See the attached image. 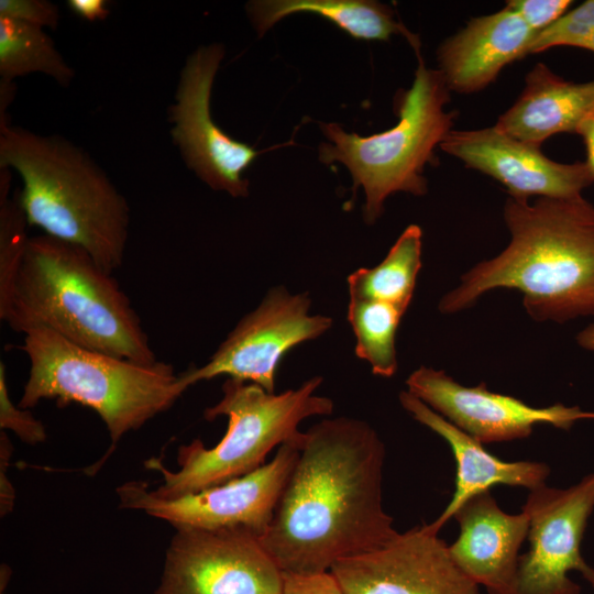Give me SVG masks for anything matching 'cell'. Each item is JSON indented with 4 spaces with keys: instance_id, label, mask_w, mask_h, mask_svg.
Listing matches in <instances>:
<instances>
[{
    "instance_id": "30",
    "label": "cell",
    "mask_w": 594,
    "mask_h": 594,
    "mask_svg": "<svg viewBox=\"0 0 594 594\" xmlns=\"http://www.w3.org/2000/svg\"><path fill=\"white\" fill-rule=\"evenodd\" d=\"M12 444L6 433L0 432V512L1 516H6L13 509L14 505V488L7 476L9 460L12 454Z\"/></svg>"
},
{
    "instance_id": "6",
    "label": "cell",
    "mask_w": 594,
    "mask_h": 594,
    "mask_svg": "<svg viewBox=\"0 0 594 594\" xmlns=\"http://www.w3.org/2000/svg\"><path fill=\"white\" fill-rule=\"evenodd\" d=\"M321 376H314L300 386L283 393H268L257 384L228 377L222 397L207 408L204 416L211 421L228 417V429L212 448L200 439L178 448L179 470H168L160 459L145 462L146 468L162 474L163 482L151 494L173 499L197 493L243 476L265 464L275 448L301 435L299 424L312 416L333 411L332 399L317 395Z\"/></svg>"
},
{
    "instance_id": "33",
    "label": "cell",
    "mask_w": 594,
    "mask_h": 594,
    "mask_svg": "<svg viewBox=\"0 0 594 594\" xmlns=\"http://www.w3.org/2000/svg\"><path fill=\"white\" fill-rule=\"evenodd\" d=\"M576 342L583 349L594 352V323L586 326L578 333Z\"/></svg>"
},
{
    "instance_id": "26",
    "label": "cell",
    "mask_w": 594,
    "mask_h": 594,
    "mask_svg": "<svg viewBox=\"0 0 594 594\" xmlns=\"http://www.w3.org/2000/svg\"><path fill=\"white\" fill-rule=\"evenodd\" d=\"M0 428L12 431L20 440L37 444L46 440V430L41 420L29 409L14 405L9 396L7 367L0 362Z\"/></svg>"
},
{
    "instance_id": "23",
    "label": "cell",
    "mask_w": 594,
    "mask_h": 594,
    "mask_svg": "<svg viewBox=\"0 0 594 594\" xmlns=\"http://www.w3.org/2000/svg\"><path fill=\"white\" fill-rule=\"evenodd\" d=\"M405 312L378 300H349L348 320L355 337V354L370 364L374 375L388 378L397 371L396 333Z\"/></svg>"
},
{
    "instance_id": "34",
    "label": "cell",
    "mask_w": 594,
    "mask_h": 594,
    "mask_svg": "<svg viewBox=\"0 0 594 594\" xmlns=\"http://www.w3.org/2000/svg\"><path fill=\"white\" fill-rule=\"evenodd\" d=\"M584 50H588V51H592L594 52V30L593 32L591 33L586 44H585V47Z\"/></svg>"
},
{
    "instance_id": "1",
    "label": "cell",
    "mask_w": 594,
    "mask_h": 594,
    "mask_svg": "<svg viewBox=\"0 0 594 594\" xmlns=\"http://www.w3.org/2000/svg\"><path fill=\"white\" fill-rule=\"evenodd\" d=\"M385 446L366 421L323 419L304 432L262 544L284 574L330 572L399 532L383 507Z\"/></svg>"
},
{
    "instance_id": "32",
    "label": "cell",
    "mask_w": 594,
    "mask_h": 594,
    "mask_svg": "<svg viewBox=\"0 0 594 594\" xmlns=\"http://www.w3.org/2000/svg\"><path fill=\"white\" fill-rule=\"evenodd\" d=\"M576 133L581 135L586 148L585 165L588 169L592 184L594 183V111L588 114L580 124Z\"/></svg>"
},
{
    "instance_id": "8",
    "label": "cell",
    "mask_w": 594,
    "mask_h": 594,
    "mask_svg": "<svg viewBox=\"0 0 594 594\" xmlns=\"http://www.w3.org/2000/svg\"><path fill=\"white\" fill-rule=\"evenodd\" d=\"M302 435L279 446L275 457L256 470L177 498L162 499L145 482H127L117 490L120 508L142 510L175 529L241 528L262 538L298 459Z\"/></svg>"
},
{
    "instance_id": "13",
    "label": "cell",
    "mask_w": 594,
    "mask_h": 594,
    "mask_svg": "<svg viewBox=\"0 0 594 594\" xmlns=\"http://www.w3.org/2000/svg\"><path fill=\"white\" fill-rule=\"evenodd\" d=\"M346 594H480L453 561L449 546L427 525L398 534L330 570Z\"/></svg>"
},
{
    "instance_id": "27",
    "label": "cell",
    "mask_w": 594,
    "mask_h": 594,
    "mask_svg": "<svg viewBox=\"0 0 594 594\" xmlns=\"http://www.w3.org/2000/svg\"><path fill=\"white\" fill-rule=\"evenodd\" d=\"M0 16L55 30L59 22L56 4L46 0H0Z\"/></svg>"
},
{
    "instance_id": "4",
    "label": "cell",
    "mask_w": 594,
    "mask_h": 594,
    "mask_svg": "<svg viewBox=\"0 0 594 594\" xmlns=\"http://www.w3.org/2000/svg\"><path fill=\"white\" fill-rule=\"evenodd\" d=\"M0 167L22 179L18 197L29 226L84 249L107 273L121 267L130 208L81 147L0 121Z\"/></svg>"
},
{
    "instance_id": "12",
    "label": "cell",
    "mask_w": 594,
    "mask_h": 594,
    "mask_svg": "<svg viewBox=\"0 0 594 594\" xmlns=\"http://www.w3.org/2000/svg\"><path fill=\"white\" fill-rule=\"evenodd\" d=\"M529 551L520 554L512 594H581L568 573L576 571L594 588V568L581 544L594 510V473L568 488L546 484L529 491Z\"/></svg>"
},
{
    "instance_id": "14",
    "label": "cell",
    "mask_w": 594,
    "mask_h": 594,
    "mask_svg": "<svg viewBox=\"0 0 594 594\" xmlns=\"http://www.w3.org/2000/svg\"><path fill=\"white\" fill-rule=\"evenodd\" d=\"M406 385L410 394L483 444L527 438L539 424L570 430L580 420H594V411L579 406L532 407L488 391L485 383L468 387L444 371L427 366L414 371Z\"/></svg>"
},
{
    "instance_id": "16",
    "label": "cell",
    "mask_w": 594,
    "mask_h": 594,
    "mask_svg": "<svg viewBox=\"0 0 594 594\" xmlns=\"http://www.w3.org/2000/svg\"><path fill=\"white\" fill-rule=\"evenodd\" d=\"M458 539L449 546L455 564L488 594H512L519 549L528 537L526 512L507 514L490 491L468 498L454 513Z\"/></svg>"
},
{
    "instance_id": "22",
    "label": "cell",
    "mask_w": 594,
    "mask_h": 594,
    "mask_svg": "<svg viewBox=\"0 0 594 594\" xmlns=\"http://www.w3.org/2000/svg\"><path fill=\"white\" fill-rule=\"evenodd\" d=\"M43 73L63 87L75 77L74 69L42 29L0 16V77L14 78Z\"/></svg>"
},
{
    "instance_id": "25",
    "label": "cell",
    "mask_w": 594,
    "mask_h": 594,
    "mask_svg": "<svg viewBox=\"0 0 594 594\" xmlns=\"http://www.w3.org/2000/svg\"><path fill=\"white\" fill-rule=\"evenodd\" d=\"M594 30V0H587L566 11L548 28L536 33L529 54L557 46L584 48Z\"/></svg>"
},
{
    "instance_id": "17",
    "label": "cell",
    "mask_w": 594,
    "mask_h": 594,
    "mask_svg": "<svg viewBox=\"0 0 594 594\" xmlns=\"http://www.w3.org/2000/svg\"><path fill=\"white\" fill-rule=\"evenodd\" d=\"M535 34L508 7L472 19L438 50L439 72L448 89L459 94L484 89L505 66L529 54Z\"/></svg>"
},
{
    "instance_id": "10",
    "label": "cell",
    "mask_w": 594,
    "mask_h": 594,
    "mask_svg": "<svg viewBox=\"0 0 594 594\" xmlns=\"http://www.w3.org/2000/svg\"><path fill=\"white\" fill-rule=\"evenodd\" d=\"M284 582L257 535L241 528H178L154 594H283Z\"/></svg>"
},
{
    "instance_id": "2",
    "label": "cell",
    "mask_w": 594,
    "mask_h": 594,
    "mask_svg": "<svg viewBox=\"0 0 594 594\" xmlns=\"http://www.w3.org/2000/svg\"><path fill=\"white\" fill-rule=\"evenodd\" d=\"M508 245L468 271L439 301L441 314L462 311L496 288L517 289L536 321L564 323L594 316V205L582 196L508 197Z\"/></svg>"
},
{
    "instance_id": "9",
    "label": "cell",
    "mask_w": 594,
    "mask_h": 594,
    "mask_svg": "<svg viewBox=\"0 0 594 594\" xmlns=\"http://www.w3.org/2000/svg\"><path fill=\"white\" fill-rule=\"evenodd\" d=\"M310 305L308 293L292 294L284 286L271 288L206 364L179 374L182 384L187 389L226 375L275 393V375L283 356L294 346L319 338L333 323L328 316L309 315Z\"/></svg>"
},
{
    "instance_id": "20",
    "label": "cell",
    "mask_w": 594,
    "mask_h": 594,
    "mask_svg": "<svg viewBox=\"0 0 594 594\" xmlns=\"http://www.w3.org/2000/svg\"><path fill=\"white\" fill-rule=\"evenodd\" d=\"M248 14L260 35L283 18L294 13H311L337 25L351 37L362 41H387L404 35L415 52L419 38L394 19L393 10L371 0H254L246 4Z\"/></svg>"
},
{
    "instance_id": "29",
    "label": "cell",
    "mask_w": 594,
    "mask_h": 594,
    "mask_svg": "<svg viewBox=\"0 0 594 594\" xmlns=\"http://www.w3.org/2000/svg\"><path fill=\"white\" fill-rule=\"evenodd\" d=\"M283 594H346L331 572L284 574Z\"/></svg>"
},
{
    "instance_id": "3",
    "label": "cell",
    "mask_w": 594,
    "mask_h": 594,
    "mask_svg": "<svg viewBox=\"0 0 594 594\" xmlns=\"http://www.w3.org/2000/svg\"><path fill=\"white\" fill-rule=\"evenodd\" d=\"M1 320L23 334L45 328L89 350L143 364L157 361L113 274L84 249L47 234L29 238Z\"/></svg>"
},
{
    "instance_id": "7",
    "label": "cell",
    "mask_w": 594,
    "mask_h": 594,
    "mask_svg": "<svg viewBox=\"0 0 594 594\" xmlns=\"http://www.w3.org/2000/svg\"><path fill=\"white\" fill-rule=\"evenodd\" d=\"M416 55L418 67L413 85L395 99L396 125L361 136L345 132L338 123H320L329 143L320 144L319 160L323 164L340 162L352 176V190L363 188V217L369 224L380 218L389 195L427 193L425 166L433 162L435 148L452 130L455 113L444 111L450 90L439 69L427 68L420 51Z\"/></svg>"
},
{
    "instance_id": "19",
    "label": "cell",
    "mask_w": 594,
    "mask_h": 594,
    "mask_svg": "<svg viewBox=\"0 0 594 594\" xmlns=\"http://www.w3.org/2000/svg\"><path fill=\"white\" fill-rule=\"evenodd\" d=\"M594 111V80L566 81L538 63L526 76L525 88L495 127L522 142L540 147L550 136L576 133Z\"/></svg>"
},
{
    "instance_id": "28",
    "label": "cell",
    "mask_w": 594,
    "mask_h": 594,
    "mask_svg": "<svg viewBox=\"0 0 594 594\" xmlns=\"http://www.w3.org/2000/svg\"><path fill=\"white\" fill-rule=\"evenodd\" d=\"M571 3L570 0H512L507 1L506 7L538 33L563 15Z\"/></svg>"
},
{
    "instance_id": "5",
    "label": "cell",
    "mask_w": 594,
    "mask_h": 594,
    "mask_svg": "<svg viewBox=\"0 0 594 594\" xmlns=\"http://www.w3.org/2000/svg\"><path fill=\"white\" fill-rule=\"evenodd\" d=\"M20 349L30 369L18 406L30 409L44 399L86 406L105 422L112 449L124 435L168 410L186 391L172 364L116 358L45 328L25 332Z\"/></svg>"
},
{
    "instance_id": "11",
    "label": "cell",
    "mask_w": 594,
    "mask_h": 594,
    "mask_svg": "<svg viewBox=\"0 0 594 594\" xmlns=\"http://www.w3.org/2000/svg\"><path fill=\"white\" fill-rule=\"evenodd\" d=\"M224 53L221 44L213 43L188 56L168 110L170 135L187 167L200 180L213 190L244 198L249 196V180L243 173L262 152L228 135L211 117V89Z\"/></svg>"
},
{
    "instance_id": "31",
    "label": "cell",
    "mask_w": 594,
    "mask_h": 594,
    "mask_svg": "<svg viewBox=\"0 0 594 594\" xmlns=\"http://www.w3.org/2000/svg\"><path fill=\"white\" fill-rule=\"evenodd\" d=\"M70 11L88 22L106 20L110 11L106 0H67Z\"/></svg>"
},
{
    "instance_id": "18",
    "label": "cell",
    "mask_w": 594,
    "mask_h": 594,
    "mask_svg": "<svg viewBox=\"0 0 594 594\" xmlns=\"http://www.w3.org/2000/svg\"><path fill=\"white\" fill-rule=\"evenodd\" d=\"M399 402L416 421L448 442L457 462L455 490L444 510L427 525L431 531L438 534L468 498L490 491L494 485L519 486L532 491L546 484L550 474V468L546 463L503 461L408 391L399 394Z\"/></svg>"
},
{
    "instance_id": "15",
    "label": "cell",
    "mask_w": 594,
    "mask_h": 594,
    "mask_svg": "<svg viewBox=\"0 0 594 594\" xmlns=\"http://www.w3.org/2000/svg\"><path fill=\"white\" fill-rule=\"evenodd\" d=\"M440 147L499 182L513 198H574L592 184L584 162H554L540 147L517 140L495 125L451 130Z\"/></svg>"
},
{
    "instance_id": "24",
    "label": "cell",
    "mask_w": 594,
    "mask_h": 594,
    "mask_svg": "<svg viewBox=\"0 0 594 594\" xmlns=\"http://www.w3.org/2000/svg\"><path fill=\"white\" fill-rule=\"evenodd\" d=\"M9 168L0 173V319L6 315L22 265L28 240V220L18 193L9 198L11 175Z\"/></svg>"
},
{
    "instance_id": "21",
    "label": "cell",
    "mask_w": 594,
    "mask_h": 594,
    "mask_svg": "<svg viewBox=\"0 0 594 594\" xmlns=\"http://www.w3.org/2000/svg\"><path fill=\"white\" fill-rule=\"evenodd\" d=\"M421 229L408 226L380 264L349 275L350 298L378 300L406 311L421 268Z\"/></svg>"
}]
</instances>
